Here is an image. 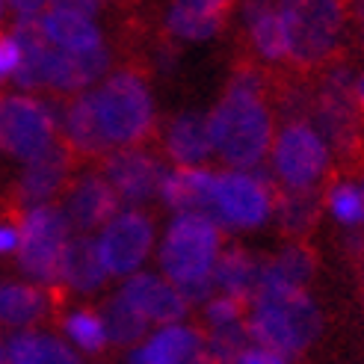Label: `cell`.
<instances>
[{"label": "cell", "mask_w": 364, "mask_h": 364, "mask_svg": "<svg viewBox=\"0 0 364 364\" xmlns=\"http://www.w3.org/2000/svg\"><path fill=\"white\" fill-rule=\"evenodd\" d=\"M269 77L272 68L255 60H237L223 98L208 113L213 151L231 169H258L272 149L276 127L269 110Z\"/></svg>", "instance_id": "obj_1"}, {"label": "cell", "mask_w": 364, "mask_h": 364, "mask_svg": "<svg viewBox=\"0 0 364 364\" xmlns=\"http://www.w3.org/2000/svg\"><path fill=\"white\" fill-rule=\"evenodd\" d=\"M276 6L294 75L314 77L341 60L350 24L347 0H276Z\"/></svg>", "instance_id": "obj_2"}, {"label": "cell", "mask_w": 364, "mask_h": 364, "mask_svg": "<svg viewBox=\"0 0 364 364\" xmlns=\"http://www.w3.org/2000/svg\"><path fill=\"white\" fill-rule=\"evenodd\" d=\"M89 98L110 149H145L157 136L154 98L136 63L110 71V77H104Z\"/></svg>", "instance_id": "obj_3"}, {"label": "cell", "mask_w": 364, "mask_h": 364, "mask_svg": "<svg viewBox=\"0 0 364 364\" xmlns=\"http://www.w3.org/2000/svg\"><path fill=\"white\" fill-rule=\"evenodd\" d=\"M249 338L282 355H299L317 341L323 317L317 302L299 287L258 284L246 314Z\"/></svg>", "instance_id": "obj_4"}, {"label": "cell", "mask_w": 364, "mask_h": 364, "mask_svg": "<svg viewBox=\"0 0 364 364\" xmlns=\"http://www.w3.org/2000/svg\"><path fill=\"white\" fill-rule=\"evenodd\" d=\"M223 252V228L208 216L175 213L160 243V267L187 302H208L213 267Z\"/></svg>", "instance_id": "obj_5"}, {"label": "cell", "mask_w": 364, "mask_h": 364, "mask_svg": "<svg viewBox=\"0 0 364 364\" xmlns=\"http://www.w3.org/2000/svg\"><path fill=\"white\" fill-rule=\"evenodd\" d=\"M71 240V225L63 208L57 205H36L21 213V237H18V267L33 282L48 290L60 287V261L65 243Z\"/></svg>", "instance_id": "obj_6"}, {"label": "cell", "mask_w": 364, "mask_h": 364, "mask_svg": "<svg viewBox=\"0 0 364 364\" xmlns=\"http://www.w3.org/2000/svg\"><path fill=\"white\" fill-rule=\"evenodd\" d=\"M272 193H276V181L261 169L216 172L210 220L220 228H234V231L261 228L272 216Z\"/></svg>", "instance_id": "obj_7"}, {"label": "cell", "mask_w": 364, "mask_h": 364, "mask_svg": "<svg viewBox=\"0 0 364 364\" xmlns=\"http://www.w3.org/2000/svg\"><path fill=\"white\" fill-rule=\"evenodd\" d=\"M272 172L276 184L287 190H314L329 178V145L314 131L311 122H284L272 139Z\"/></svg>", "instance_id": "obj_8"}, {"label": "cell", "mask_w": 364, "mask_h": 364, "mask_svg": "<svg viewBox=\"0 0 364 364\" xmlns=\"http://www.w3.org/2000/svg\"><path fill=\"white\" fill-rule=\"evenodd\" d=\"M60 139L57 116L36 95L0 89V151L30 163Z\"/></svg>", "instance_id": "obj_9"}, {"label": "cell", "mask_w": 364, "mask_h": 364, "mask_svg": "<svg viewBox=\"0 0 364 364\" xmlns=\"http://www.w3.org/2000/svg\"><path fill=\"white\" fill-rule=\"evenodd\" d=\"M95 243L107 276H134L151 252L154 220L142 210H119Z\"/></svg>", "instance_id": "obj_10"}, {"label": "cell", "mask_w": 364, "mask_h": 364, "mask_svg": "<svg viewBox=\"0 0 364 364\" xmlns=\"http://www.w3.org/2000/svg\"><path fill=\"white\" fill-rule=\"evenodd\" d=\"M75 166L77 160L65 145L57 139L48 151L39 157H33L24 163V172L18 175L15 190H12V202L21 208H36V205H50L57 196L68 190V184L75 181Z\"/></svg>", "instance_id": "obj_11"}, {"label": "cell", "mask_w": 364, "mask_h": 364, "mask_svg": "<svg viewBox=\"0 0 364 364\" xmlns=\"http://www.w3.org/2000/svg\"><path fill=\"white\" fill-rule=\"evenodd\" d=\"M98 163L104 178L110 181V187L119 193L122 202L142 205L160 190L163 166L145 149H116V151H107Z\"/></svg>", "instance_id": "obj_12"}, {"label": "cell", "mask_w": 364, "mask_h": 364, "mask_svg": "<svg viewBox=\"0 0 364 364\" xmlns=\"http://www.w3.org/2000/svg\"><path fill=\"white\" fill-rule=\"evenodd\" d=\"M122 198L104 175H77L65 190V220L77 234L98 231L119 213Z\"/></svg>", "instance_id": "obj_13"}, {"label": "cell", "mask_w": 364, "mask_h": 364, "mask_svg": "<svg viewBox=\"0 0 364 364\" xmlns=\"http://www.w3.org/2000/svg\"><path fill=\"white\" fill-rule=\"evenodd\" d=\"M119 294L131 302L145 320L157 323V326H172L178 320H184L190 311V302L184 299V294H181L172 282L151 276V272H134V276H127Z\"/></svg>", "instance_id": "obj_14"}, {"label": "cell", "mask_w": 364, "mask_h": 364, "mask_svg": "<svg viewBox=\"0 0 364 364\" xmlns=\"http://www.w3.org/2000/svg\"><path fill=\"white\" fill-rule=\"evenodd\" d=\"M243 30L255 63L264 68L287 65V45L276 0H243Z\"/></svg>", "instance_id": "obj_15"}, {"label": "cell", "mask_w": 364, "mask_h": 364, "mask_svg": "<svg viewBox=\"0 0 364 364\" xmlns=\"http://www.w3.org/2000/svg\"><path fill=\"white\" fill-rule=\"evenodd\" d=\"M237 0H172L166 12V36L184 42H205L223 33Z\"/></svg>", "instance_id": "obj_16"}, {"label": "cell", "mask_w": 364, "mask_h": 364, "mask_svg": "<svg viewBox=\"0 0 364 364\" xmlns=\"http://www.w3.org/2000/svg\"><path fill=\"white\" fill-rule=\"evenodd\" d=\"M60 142L75 154L77 163H95L110 151V145H107L101 127H98L89 92L65 101V110L60 119Z\"/></svg>", "instance_id": "obj_17"}, {"label": "cell", "mask_w": 364, "mask_h": 364, "mask_svg": "<svg viewBox=\"0 0 364 364\" xmlns=\"http://www.w3.org/2000/svg\"><path fill=\"white\" fill-rule=\"evenodd\" d=\"M157 196L175 213H198L210 220L213 172L205 166H175L169 172H163Z\"/></svg>", "instance_id": "obj_18"}, {"label": "cell", "mask_w": 364, "mask_h": 364, "mask_svg": "<svg viewBox=\"0 0 364 364\" xmlns=\"http://www.w3.org/2000/svg\"><path fill=\"white\" fill-rule=\"evenodd\" d=\"M36 27H39L42 39L57 50L83 53V50H95L104 45V36H101V27L95 24V18L75 12V9L50 6L39 21H36Z\"/></svg>", "instance_id": "obj_19"}, {"label": "cell", "mask_w": 364, "mask_h": 364, "mask_svg": "<svg viewBox=\"0 0 364 364\" xmlns=\"http://www.w3.org/2000/svg\"><path fill=\"white\" fill-rule=\"evenodd\" d=\"M326 208V193H320V187L314 190H287L276 184L272 193V216H276V225L287 240H308L323 216Z\"/></svg>", "instance_id": "obj_20"}, {"label": "cell", "mask_w": 364, "mask_h": 364, "mask_svg": "<svg viewBox=\"0 0 364 364\" xmlns=\"http://www.w3.org/2000/svg\"><path fill=\"white\" fill-rule=\"evenodd\" d=\"M205 350V332L196 326H160L149 341L131 353V364H190Z\"/></svg>", "instance_id": "obj_21"}, {"label": "cell", "mask_w": 364, "mask_h": 364, "mask_svg": "<svg viewBox=\"0 0 364 364\" xmlns=\"http://www.w3.org/2000/svg\"><path fill=\"white\" fill-rule=\"evenodd\" d=\"M163 151L175 166H202L213 154L208 116L202 113H178L169 119L163 134Z\"/></svg>", "instance_id": "obj_22"}, {"label": "cell", "mask_w": 364, "mask_h": 364, "mask_svg": "<svg viewBox=\"0 0 364 364\" xmlns=\"http://www.w3.org/2000/svg\"><path fill=\"white\" fill-rule=\"evenodd\" d=\"M107 269L101 264L98 243L89 234H75L60 261V287L71 294H95L107 284Z\"/></svg>", "instance_id": "obj_23"}, {"label": "cell", "mask_w": 364, "mask_h": 364, "mask_svg": "<svg viewBox=\"0 0 364 364\" xmlns=\"http://www.w3.org/2000/svg\"><path fill=\"white\" fill-rule=\"evenodd\" d=\"M57 290H48L27 282H0V326L4 329H30L42 323L50 308Z\"/></svg>", "instance_id": "obj_24"}, {"label": "cell", "mask_w": 364, "mask_h": 364, "mask_svg": "<svg viewBox=\"0 0 364 364\" xmlns=\"http://www.w3.org/2000/svg\"><path fill=\"white\" fill-rule=\"evenodd\" d=\"M317 264H320V258L308 240H287V246L282 252L261 261V282L258 284H279V287L305 290V284L314 279Z\"/></svg>", "instance_id": "obj_25"}, {"label": "cell", "mask_w": 364, "mask_h": 364, "mask_svg": "<svg viewBox=\"0 0 364 364\" xmlns=\"http://www.w3.org/2000/svg\"><path fill=\"white\" fill-rule=\"evenodd\" d=\"M261 282V261L243 246H228L220 252L213 267V287L225 296L252 302Z\"/></svg>", "instance_id": "obj_26"}, {"label": "cell", "mask_w": 364, "mask_h": 364, "mask_svg": "<svg viewBox=\"0 0 364 364\" xmlns=\"http://www.w3.org/2000/svg\"><path fill=\"white\" fill-rule=\"evenodd\" d=\"M6 355L12 364H83L68 343L45 332H18L6 343Z\"/></svg>", "instance_id": "obj_27"}, {"label": "cell", "mask_w": 364, "mask_h": 364, "mask_svg": "<svg viewBox=\"0 0 364 364\" xmlns=\"http://www.w3.org/2000/svg\"><path fill=\"white\" fill-rule=\"evenodd\" d=\"M101 320H104V329H107V341L116 343V347H131V343L142 341L145 332H149V326H151L122 294H116L113 299L104 302Z\"/></svg>", "instance_id": "obj_28"}, {"label": "cell", "mask_w": 364, "mask_h": 364, "mask_svg": "<svg viewBox=\"0 0 364 364\" xmlns=\"http://www.w3.org/2000/svg\"><path fill=\"white\" fill-rule=\"evenodd\" d=\"M63 332L77 343V347L89 355H101L107 350V329L98 311L92 308H77V311H65L63 317Z\"/></svg>", "instance_id": "obj_29"}, {"label": "cell", "mask_w": 364, "mask_h": 364, "mask_svg": "<svg viewBox=\"0 0 364 364\" xmlns=\"http://www.w3.org/2000/svg\"><path fill=\"white\" fill-rule=\"evenodd\" d=\"M326 193V208L332 210V216L343 225H364V193L355 190L350 181H335L323 190Z\"/></svg>", "instance_id": "obj_30"}, {"label": "cell", "mask_w": 364, "mask_h": 364, "mask_svg": "<svg viewBox=\"0 0 364 364\" xmlns=\"http://www.w3.org/2000/svg\"><path fill=\"white\" fill-rule=\"evenodd\" d=\"M205 347L208 353L220 361V364H234L240 358V353L249 347V329L246 320L234 323V326H220V329H210L205 335Z\"/></svg>", "instance_id": "obj_31"}, {"label": "cell", "mask_w": 364, "mask_h": 364, "mask_svg": "<svg viewBox=\"0 0 364 364\" xmlns=\"http://www.w3.org/2000/svg\"><path fill=\"white\" fill-rule=\"evenodd\" d=\"M246 314H249V302L234 299V296H225V294L208 299V305H205V320H208L210 329L243 323V320H246Z\"/></svg>", "instance_id": "obj_32"}, {"label": "cell", "mask_w": 364, "mask_h": 364, "mask_svg": "<svg viewBox=\"0 0 364 364\" xmlns=\"http://www.w3.org/2000/svg\"><path fill=\"white\" fill-rule=\"evenodd\" d=\"M27 208H21L12 198H6L0 205V255H12L18 249V237H21V213Z\"/></svg>", "instance_id": "obj_33"}, {"label": "cell", "mask_w": 364, "mask_h": 364, "mask_svg": "<svg viewBox=\"0 0 364 364\" xmlns=\"http://www.w3.org/2000/svg\"><path fill=\"white\" fill-rule=\"evenodd\" d=\"M21 68V45H18L15 33H0V86L18 77Z\"/></svg>", "instance_id": "obj_34"}, {"label": "cell", "mask_w": 364, "mask_h": 364, "mask_svg": "<svg viewBox=\"0 0 364 364\" xmlns=\"http://www.w3.org/2000/svg\"><path fill=\"white\" fill-rule=\"evenodd\" d=\"M6 6L15 12V21L36 24L50 9V0H6Z\"/></svg>", "instance_id": "obj_35"}, {"label": "cell", "mask_w": 364, "mask_h": 364, "mask_svg": "<svg viewBox=\"0 0 364 364\" xmlns=\"http://www.w3.org/2000/svg\"><path fill=\"white\" fill-rule=\"evenodd\" d=\"M234 364H290L287 355L276 353V350H267V347H246L240 353V358Z\"/></svg>", "instance_id": "obj_36"}, {"label": "cell", "mask_w": 364, "mask_h": 364, "mask_svg": "<svg viewBox=\"0 0 364 364\" xmlns=\"http://www.w3.org/2000/svg\"><path fill=\"white\" fill-rule=\"evenodd\" d=\"M347 12H350L355 39H358V45L364 48V0H347Z\"/></svg>", "instance_id": "obj_37"}, {"label": "cell", "mask_w": 364, "mask_h": 364, "mask_svg": "<svg viewBox=\"0 0 364 364\" xmlns=\"http://www.w3.org/2000/svg\"><path fill=\"white\" fill-rule=\"evenodd\" d=\"M355 107H358V116L364 122V71H361L358 80H355Z\"/></svg>", "instance_id": "obj_38"}, {"label": "cell", "mask_w": 364, "mask_h": 364, "mask_svg": "<svg viewBox=\"0 0 364 364\" xmlns=\"http://www.w3.org/2000/svg\"><path fill=\"white\" fill-rule=\"evenodd\" d=\"M190 364H220V361H216V358H213V355L208 353V347H205V350L198 353V355H196V358H193Z\"/></svg>", "instance_id": "obj_39"}, {"label": "cell", "mask_w": 364, "mask_h": 364, "mask_svg": "<svg viewBox=\"0 0 364 364\" xmlns=\"http://www.w3.org/2000/svg\"><path fill=\"white\" fill-rule=\"evenodd\" d=\"M0 364H12V361H9V355H6V350H4V347H0Z\"/></svg>", "instance_id": "obj_40"}, {"label": "cell", "mask_w": 364, "mask_h": 364, "mask_svg": "<svg viewBox=\"0 0 364 364\" xmlns=\"http://www.w3.org/2000/svg\"><path fill=\"white\" fill-rule=\"evenodd\" d=\"M4 6H6V0H0V18H4Z\"/></svg>", "instance_id": "obj_41"}, {"label": "cell", "mask_w": 364, "mask_h": 364, "mask_svg": "<svg viewBox=\"0 0 364 364\" xmlns=\"http://www.w3.org/2000/svg\"><path fill=\"white\" fill-rule=\"evenodd\" d=\"M104 4H110V0H101V6H104Z\"/></svg>", "instance_id": "obj_42"}]
</instances>
